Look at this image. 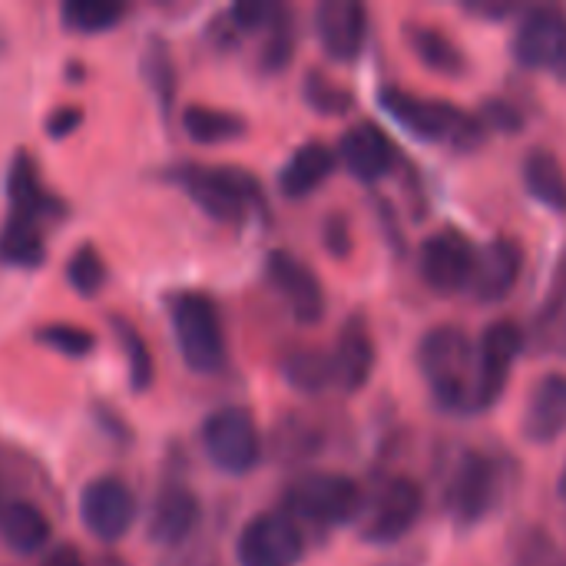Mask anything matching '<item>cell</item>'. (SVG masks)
Listing matches in <instances>:
<instances>
[{"instance_id": "obj_5", "label": "cell", "mask_w": 566, "mask_h": 566, "mask_svg": "<svg viewBox=\"0 0 566 566\" xmlns=\"http://www.w3.org/2000/svg\"><path fill=\"white\" fill-rule=\"evenodd\" d=\"M202 448L209 461L226 474H249L262 461L259 424L245 408H219L202 424Z\"/></svg>"}, {"instance_id": "obj_28", "label": "cell", "mask_w": 566, "mask_h": 566, "mask_svg": "<svg viewBox=\"0 0 566 566\" xmlns=\"http://www.w3.org/2000/svg\"><path fill=\"white\" fill-rule=\"evenodd\" d=\"M126 7L116 0H66L60 7V20L70 33H103L123 20Z\"/></svg>"}, {"instance_id": "obj_14", "label": "cell", "mask_w": 566, "mask_h": 566, "mask_svg": "<svg viewBox=\"0 0 566 566\" xmlns=\"http://www.w3.org/2000/svg\"><path fill=\"white\" fill-rule=\"evenodd\" d=\"M566 43V13L557 7H534L524 13L517 36H514V56L524 66H557Z\"/></svg>"}, {"instance_id": "obj_23", "label": "cell", "mask_w": 566, "mask_h": 566, "mask_svg": "<svg viewBox=\"0 0 566 566\" xmlns=\"http://www.w3.org/2000/svg\"><path fill=\"white\" fill-rule=\"evenodd\" d=\"M0 537L17 554H36L50 541V521L40 507L13 501L0 507Z\"/></svg>"}, {"instance_id": "obj_39", "label": "cell", "mask_w": 566, "mask_h": 566, "mask_svg": "<svg viewBox=\"0 0 566 566\" xmlns=\"http://www.w3.org/2000/svg\"><path fill=\"white\" fill-rule=\"evenodd\" d=\"M554 70H560V76H566V43H564V53H560V60H557V66Z\"/></svg>"}, {"instance_id": "obj_31", "label": "cell", "mask_w": 566, "mask_h": 566, "mask_svg": "<svg viewBox=\"0 0 566 566\" xmlns=\"http://www.w3.org/2000/svg\"><path fill=\"white\" fill-rule=\"evenodd\" d=\"M411 40H415L418 56H421L428 66L441 70V73H451V70L461 66V53H458V46H454L444 33L428 30V27H415V30H411Z\"/></svg>"}, {"instance_id": "obj_19", "label": "cell", "mask_w": 566, "mask_h": 566, "mask_svg": "<svg viewBox=\"0 0 566 566\" xmlns=\"http://www.w3.org/2000/svg\"><path fill=\"white\" fill-rule=\"evenodd\" d=\"M342 159L358 179L371 182L395 166V143L375 123H358L342 139Z\"/></svg>"}, {"instance_id": "obj_8", "label": "cell", "mask_w": 566, "mask_h": 566, "mask_svg": "<svg viewBox=\"0 0 566 566\" xmlns=\"http://www.w3.org/2000/svg\"><path fill=\"white\" fill-rule=\"evenodd\" d=\"M80 517L96 541H123L136 521V494L119 478H96L80 494Z\"/></svg>"}, {"instance_id": "obj_33", "label": "cell", "mask_w": 566, "mask_h": 566, "mask_svg": "<svg viewBox=\"0 0 566 566\" xmlns=\"http://www.w3.org/2000/svg\"><path fill=\"white\" fill-rule=\"evenodd\" d=\"M36 338L66 358H83L93 352V335L80 325H50V328H40Z\"/></svg>"}, {"instance_id": "obj_2", "label": "cell", "mask_w": 566, "mask_h": 566, "mask_svg": "<svg viewBox=\"0 0 566 566\" xmlns=\"http://www.w3.org/2000/svg\"><path fill=\"white\" fill-rule=\"evenodd\" d=\"M172 335L182 361L196 375H216L226 361V335L209 295L182 292L172 298Z\"/></svg>"}, {"instance_id": "obj_1", "label": "cell", "mask_w": 566, "mask_h": 566, "mask_svg": "<svg viewBox=\"0 0 566 566\" xmlns=\"http://www.w3.org/2000/svg\"><path fill=\"white\" fill-rule=\"evenodd\" d=\"M421 371L441 408L474 411L478 398V348L458 328H434L421 342Z\"/></svg>"}, {"instance_id": "obj_9", "label": "cell", "mask_w": 566, "mask_h": 566, "mask_svg": "<svg viewBox=\"0 0 566 566\" xmlns=\"http://www.w3.org/2000/svg\"><path fill=\"white\" fill-rule=\"evenodd\" d=\"M474 348H478V398H474V411H478V408H491L501 398L507 375L524 348V335L517 332V325L497 322L481 335Z\"/></svg>"}, {"instance_id": "obj_11", "label": "cell", "mask_w": 566, "mask_h": 566, "mask_svg": "<svg viewBox=\"0 0 566 566\" xmlns=\"http://www.w3.org/2000/svg\"><path fill=\"white\" fill-rule=\"evenodd\" d=\"M478 252L461 232H434L421 249V275L434 292H461L471 285Z\"/></svg>"}, {"instance_id": "obj_24", "label": "cell", "mask_w": 566, "mask_h": 566, "mask_svg": "<svg viewBox=\"0 0 566 566\" xmlns=\"http://www.w3.org/2000/svg\"><path fill=\"white\" fill-rule=\"evenodd\" d=\"M524 179H527V189L537 202H544L557 212H566V172L554 153L534 149L524 163Z\"/></svg>"}, {"instance_id": "obj_26", "label": "cell", "mask_w": 566, "mask_h": 566, "mask_svg": "<svg viewBox=\"0 0 566 566\" xmlns=\"http://www.w3.org/2000/svg\"><path fill=\"white\" fill-rule=\"evenodd\" d=\"M534 342L541 352L566 358V259L557 275V285L547 298V305L541 308L537 322H534Z\"/></svg>"}, {"instance_id": "obj_22", "label": "cell", "mask_w": 566, "mask_h": 566, "mask_svg": "<svg viewBox=\"0 0 566 566\" xmlns=\"http://www.w3.org/2000/svg\"><path fill=\"white\" fill-rule=\"evenodd\" d=\"M7 192H10V202H13V216L33 219V222H40V219H46V216H53L60 209L56 199L43 189L40 172H36V163L30 156H23V153L10 166Z\"/></svg>"}, {"instance_id": "obj_6", "label": "cell", "mask_w": 566, "mask_h": 566, "mask_svg": "<svg viewBox=\"0 0 566 566\" xmlns=\"http://www.w3.org/2000/svg\"><path fill=\"white\" fill-rule=\"evenodd\" d=\"M381 106L391 113L395 123H401L405 129H411L421 139H451V143H471L478 136L474 119H468L464 113H458L448 103H434V99H421L415 93L405 90H381Z\"/></svg>"}, {"instance_id": "obj_18", "label": "cell", "mask_w": 566, "mask_h": 566, "mask_svg": "<svg viewBox=\"0 0 566 566\" xmlns=\"http://www.w3.org/2000/svg\"><path fill=\"white\" fill-rule=\"evenodd\" d=\"M332 368H335V385H342L345 391H358L368 385L375 368V342L361 318H352L342 328L338 348L332 355Z\"/></svg>"}, {"instance_id": "obj_17", "label": "cell", "mask_w": 566, "mask_h": 566, "mask_svg": "<svg viewBox=\"0 0 566 566\" xmlns=\"http://www.w3.org/2000/svg\"><path fill=\"white\" fill-rule=\"evenodd\" d=\"M517 279H521V249L511 239H497L484 252H478L471 289L481 302H501L504 295H511Z\"/></svg>"}, {"instance_id": "obj_30", "label": "cell", "mask_w": 566, "mask_h": 566, "mask_svg": "<svg viewBox=\"0 0 566 566\" xmlns=\"http://www.w3.org/2000/svg\"><path fill=\"white\" fill-rule=\"evenodd\" d=\"M113 332H116L119 352H123L126 368H129V385H133L136 391L149 388V381H153V358H149V348H146L143 335H139L133 325H126L123 318L113 322Z\"/></svg>"}, {"instance_id": "obj_41", "label": "cell", "mask_w": 566, "mask_h": 566, "mask_svg": "<svg viewBox=\"0 0 566 566\" xmlns=\"http://www.w3.org/2000/svg\"><path fill=\"white\" fill-rule=\"evenodd\" d=\"M560 497H564V504H566V468H564V474H560Z\"/></svg>"}, {"instance_id": "obj_27", "label": "cell", "mask_w": 566, "mask_h": 566, "mask_svg": "<svg viewBox=\"0 0 566 566\" xmlns=\"http://www.w3.org/2000/svg\"><path fill=\"white\" fill-rule=\"evenodd\" d=\"M182 126H186L189 139H196L202 146H216V143L239 139L242 129H245L242 116L226 113V109H212V106H186Z\"/></svg>"}, {"instance_id": "obj_20", "label": "cell", "mask_w": 566, "mask_h": 566, "mask_svg": "<svg viewBox=\"0 0 566 566\" xmlns=\"http://www.w3.org/2000/svg\"><path fill=\"white\" fill-rule=\"evenodd\" d=\"M332 169H335V153L328 146H322V143H305L282 166L279 186H282L285 196L302 199V196L315 192L332 176Z\"/></svg>"}, {"instance_id": "obj_37", "label": "cell", "mask_w": 566, "mask_h": 566, "mask_svg": "<svg viewBox=\"0 0 566 566\" xmlns=\"http://www.w3.org/2000/svg\"><path fill=\"white\" fill-rule=\"evenodd\" d=\"M80 119H83V113H80V109L63 106V109H56V113L50 116L46 129H50V136H66V133H73V129L80 126Z\"/></svg>"}, {"instance_id": "obj_32", "label": "cell", "mask_w": 566, "mask_h": 566, "mask_svg": "<svg viewBox=\"0 0 566 566\" xmlns=\"http://www.w3.org/2000/svg\"><path fill=\"white\" fill-rule=\"evenodd\" d=\"M66 279L70 285L80 292V295H96L103 279H106V265L99 259V252L93 245H80L73 255H70V265H66Z\"/></svg>"}, {"instance_id": "obj_29", "label": "cell", "mask_w": 566, "mask_h": 566, "mask_svg": "<svg viewBox=\"0 0 566 566\" xmlns=\"http://www.w3.org/2000/svg\"><path fill=\"white\" fill-rule=\"evenodd\" d=\"M282 371L289 385H295L298 391H322L335 381L332 355H322V352H292Z\"/></svg>"}, {"instance_id": "obj_10", "label": "cell", "mask_w": 566, "mask_h": 566, "mask_svg": "<svg viewBox=\"0 0 566 566\" xmlns=\"http://www.w3.org/2000/svg\"><path fill=\"white\" fill-rule=\"evenodd\" d=\"M421 511H424L421 488L415 481H408V478H398L371 504L361 537L368 544H395L418 524Z\"/></svg>"}, {"instance_id": "obj_42", "label": "cell", "mask_w": 566, "mask_h": 566, "mask_svg": "<svg viewBox=\"0 0 566 566\" xmlns=\"http://www.w3.org/2000/svg\"><path fill=\"white\" fill-rule=\"evenodd\" d=\"M0 507H3V504H0Z\"/></svg>"}, {"instance_id": "obj_34", "label": "cell", "mask_w": 566, "mask_h": 566, "mask_svg": "<svg viewBox=\"0 0 566 566\" xmlns=\"http://www.w3.org/2000/svg\"><path fill=\"white\" fill-rule=\"evenodd\" d=\"M146 76H149V86L156 90L159 103L169 106L172 99V60H169V50L163 40H153L149 50H146Z\"/></svg>"}, {"instance_id": "obj_35", "label": "cell", "mask_w": 566, "mask_h": 566, "mask_svg": "<svg viewBox=\"0 0 566 566\" xmlns=\"http://www.w3.org/2000/svg\"><path fill=\"white\" fill-rule=\"evenodd\" d=\"M229 17H232V23H235V27H242V30H259V27L272 30V23L282 17V10H279L275 3L242 0V3H235V7L229 10Z\"/></svg>"}, {"instance_id": "obj_4", "label": "cell", "mask_w": 566, "mask_h": 566, "mask_svg": "<svg viewBox=\"0 0 566 566\" xmlns=\"http://www.w3.org/2000/svg\"><path fill=\"white\" fill-rule=\"evenodd\" d=\"M361 511V491L345 474H308L285 491V514L298 524L338 527Z\"/></svg>"}, {"instance_id": "obj_38", "label": "cell", "mask_w": 566, "mask_h": 566, "mask_svg": "<svg viewBox=\"0 0 566 566\" xmlns=\"http://www.w3.org/2000/svg\"><path fill=\"white\" fill-rule=\"evenodd\" d=\"M40 566H83V557H80V551H76V547H70V544H56V547L43 557V564Z\"/></svg>"}, {"instance_id": "obj_25", "label": "cell", "mask_w": 566, "mask_h": 566, "mask_svg": "<svg viewBox=\"0 0 566 566\" xmlns=\"http://www.w3.org/2000/svg\"><path fill=\"white\" fill-rule=\"evenodd\" d=\"M0 262L17 265V269H36L43 262V239H40V222L10 216L7 226L0 229Z\"/></svg>"}, {"instance_id": "obj_15", "label": "cell", "mask_w": 566, "mask_h": 566, "mask_svg": "<svg viewBox=\"0 0 566 566\" xmlns=\"http://www.w3.org/2000/svg\"><path fill=\"white\" fill-rule=\"evenodd\" d=\"M199 521H202V507L196 494L169 484L156 494V504L149 511V541L163 547H179L196 534Z\"/></svg>"}, {"instance_id": "obj_7", "label": "cell", "mask_w": 566, "mask_h": 566, "mask_svg": "<svg viewBox=\"0 0 566 566\" xmlns=\"http://www.w3.org/2000/svg\"><path fill=\"white\" fill-rule=\"evenodd\" d=\"M302 554H305L302 527L285 511L252 517L235 544V557L242 566H295Z\"/></svg>"}, {"instance_id": "obj_21", "label": "cell", "mask_w": 566, "mask_h": 566, "mask_svg": "<svg viewBox=\"0 0 566 566\" xmlns=\"http://www.w3.org/2000/svg\"><path fill=\"white\" fill-rule=\"evenodd\" d=\"M524 428L534 441H554L557 434L566 431V378L551 375L544 378L527 405Z\"/></svg>"}, {"instance_id": "obj_3", "label": "cell", "mask_w": 566, "mask_h": 566, "mask_svg": "<svg viewBox=\"0 0 566 566\" xmlns=\"http://www.w3.org/2000/svg\"><path fill=\"white\" fill-rule=\"evenodd\" d=\"M176 179L192 196V202L216 222H242L249 206H255L262 199L259 182L242 169L186 166L176 172Z\"/></svg>"}, {"instance_id": "obj_13", "label": "cell", "mask_w": 566, "mask_h": 566, "mask_svg": "<svg viewBox=\"0 0 566 566\" xmlns=\"http://www.w3.org/2000/svg\"><path fill=\"white\" fill-rule=\"evenodd\" d=\"M315 30L332 60L352 63L368 36V10L358 0H325L315 13Z\"/></svg>"}, {"instance_id": "obj_16", "label": "cell", "mask_w": 566, "mask_h": 566, "mask_svg": "<svg viewBox=\"0 0 566 566\" xmlns=\"http://www.w3.org/2000/svg\"><path fill=\"white\" fill-rule=\"evenodd\" d=\"M494 488H497V474H494V464L481 454H468L454 474V484H451V514L454 521L464 527V524H478L491 504H494Z\"/></svg>"}, {"instance_id": "obj_40", "label": "cell", "mask_w": 566, "mask_h": 566, "mask_svg": "<svg viewBox=\"0 0 566 566\" xmlns=\"http://www.w3.org/2000/svg\"><path fill=\"white\" fill-rule=\"evenodd\" d=\"M179 566H216V564H209V560H182Z\"/></svg>"}, {"instance_id": "obj_12", "label": "cell", "mask_w": 566, "mask_h": 566, "mask_svg": "<svg viewBox=\"0 0 566 566\" xmlns=\"http://www.w3.org/2000/svg\"><path fill=\"white\" fill-rule=\"evenodd\" d=\"M269 265V279L272 285L279 289V295L285 298V305L292 308V315L298 322H318L325 315V292H322V282L318 275L302 262L295 259L292 252H272L265 259Z\"/></svg>"}, {"instance_id": "obj_36", "label": "cell", "mask_w": 566, "mask_h": 566, "mask_svg": "<svg viewBox=\"0 0 566 566\" xmlns=\"http://www.w3.org/2000/svg\"><path fill=\"white\" fill-rule=\"evenodd\" d=\"M308 99H312V106L322 109V113H342V109H348V103H352L348 93L328 86L322 76H312V83H308Z\"/></svg>"}]
</instances>
